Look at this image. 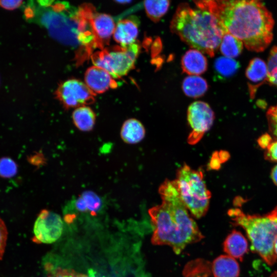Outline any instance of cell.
<instances>
[{"label":"cell","mask_w":277,"mask_h":277,"mask_svg":"<svg viewBox=\"0 0 277 277\" xmlns=\"http://www.w3.org/2000/svg\"><path fill=\"white\" fill-rule=\"evenodd\" d=\"M197 3L215 14L227 32L241 40L247 49L261 52L271 42L274 20L261 2L201 1Z\"/></svg>","instance_id":"6da1fadb"},{"label":"cell","mask_w":277,"mask_h":277,"mask_svg":"<svg viewBox=\"0 0 277 277\" xmlns=\"http://www.w3.org/2000/svg\"><path fill=\"white\" fill-rule=\"evenodd\" d=\"M159 192L161 204L148 211L153 230L151 241L154 245H168L179 254L204 236L181 200L175 180H165Z\"/></svg>","instance_id":"7a4b0ae2"},{"label":"cell","mask_w":277,"mask_h":277,"mask_svg":"<svg viewBox=\"0 0 277 277\" xmlns=\"http://www.w3.org/2000/svg\"><path fill=\"white\" fill-rule=\"evenodd\" d=\"M37 2V10L31 6V18L36 16L38 23L53 38L66 45L83 46L88 53L93 48H98L90 22L91 7L86 5L77 9L66 2Z\"/></svg>","instance_id":"3957f363"},{"label":"cell","mask_w":277,"mask_h":277,"mask_svg":"<svg viewBox=\"0 0 277 277\" xmlns=\"http://www.w3.org/2000/svg\"><path fill=\"white\" fill-rule=\"evenodd\" d=\"M191 8L183 3L177 7L170 29L192 48L212 57L227 32L217 17L200 6Z\"/></svg>","instance_id":"277c9868"},{"label":"cell","mask_w":277,"mask_h":277,"mask_svg":"<svg viewBox=\"0 0 277 277\" xmlns=\"http://www.w3.org/2000/svg\"><path fill=\"white\" fill-rule=\"evenodd\" d=\"M228 214L233 224L243 228L251 243V250L270 266L277 261L274 242L277 236V206L263 215L247 214L241 209H230Z\"/></svg>","instance_id":"5b68a950"},{"label":"cell","mask_w":277,"mask_h":277,"mask_svg":"<svg viewBox=\"0 0 277 277\" xmlns=\"http://www.w3.org/2000/svg\"><path fill=\"white\" fill-rule=\"evenodd\" d=\"M181 200L188 210L196 219L207 213L211 197L202 171L184 164L179 169L175 180Z\"/></svg>","instance_id":"8992f818"},{"label":"cell","mask_w":277,"mask_h":277,"mask_svg":"<svg viewBox=\"0 0 277 277\" xmlns=\"http://www.w3.org/2000/svg\"><path fill=\"white\" fill-rule=\"evenodd\" d=\"M140 50V45L135 42L126 46H114L97 51L91 55V59L95 66L117 78L126 75L133 68Z\"/></svg>","instance_id":"52a82bcc"},{"label":"cell","mask_w":277,"mask_h":277,"mask_svg":"<svg viewBox=\"0 0 277 277\" xmlns=\"http://www.w3.org/2000/svg\"><path fill=\"white\" fill-rule=\"evenodd\" d=\"M215 118L210 106L203 101H195L187 110V120L191 128L187 142L190 145L197 143L212 126Z\"/></svg>","instance_id":"ba28073f"},{"label":"cell","mask_w":277,"mask_h":277,"mask_svg":"<svg viewBox=\"0 0 277 277\" xmlns=\"http://www.w3.org/2000/svg\"><path fill=\"white\" fill-rule=\"evenodd\" d=\"M94 95L86 84L75 79L64 82L56 91L57 98L66 109L90 105L94 102Z\"/></svg>","instance_id":"9c48e42d"},{"label":"cell","mask_w":277,"mask_h":277,"mask_svg":"<svg viewBox=\"0 0 277 277\" xmlns=\"http://www.w3.org/2000/svg\"><path fill=\"white\" fill-rule=\"evenodd\" d=\"M63 230V222L58 214L42 210L38 215L33 226V241L37 243L50 244L57 241Z\"/></svg>","instance_id":"30bf717a"},{"label":"cell","mask_w":277,"mask_h":277,"mask_svg":"<svg viewBox=\"0 0 277 277\" xmlns=\"http://www.w3.org/2000/svg\"><path fill=\"white\" fill-rule=\"evenodd\" d=\"M85 81L86 85L94 94L102 93L109 89L117 87L116 82L107 71L95 66L87 70Z\"/></svg>","instance_id":"8fae6325"},{"label":"cell","mask_w":277,"mask_h":277,"mask_svg":"<svg viewBox=\"0 0 277 277\" xmlns=\"http://www.w3.org/2000/svg\"><path fill=\"white\" fill-rule=\"evenodd\" d=\"M90 22L99 47L103 48L114 33L115 26L113 19L109 15L95 13L93 10Z\"/></svg>","instance_id":"7c38bea8"},{"label":"cell","mask_w":277,"mask_h":277,"mask_svg":"<svg viewBox=\"0 0 277 277\" xmlns=\"http://www.w3.org/2000/svg\"><path fill=\"white\" fill-rule=\"evenodd\" d=\"M138 21L134 18L118 22L113 33V38L122 46L130 45L135 42L138 33Z\"/></svg>","instance_id":"4fadbf2b"},{"label":"cell","mask_w":277,"mask_h":277,"mask_svg":"<svg viewBox=\"0 0 277 277\" xmlns=\"http://www.w3.org/2000/svg\"><path fill=\"white\" fill-rule=\"evenodd\" d=\"M223 250L227 255L242 261L248 251V241L240 231L233 230L225 238Z\"/></svg>","instance_id":"5bb4252c"},{"label":"cell","mask_w":277,"mask_h":277,"mask_svg":"<svg viewBox=\"0 0 277 277\" xmlns=\"http://www.w3.org/2000/svg\"><path fill=\"white\" fill-rule=\"evenodd\" d=\"M183 71L191 75H197L204 73L207 68V61L202 52L196 49H190L181 60Z\"/></svg>","instance_id":"9a60e30c"},{"label":"cell","mask_w":277,"mask_h":277,"mask_svg":"<svg viewBox=\"0 0 277 277\" xmlns=\"http://www.w3.org/2000/svg\"><path fill=\"white\" fill-rule=\"evenodd\" d=\"M211 271L214 277H239L240 268L236 260L227 255H221L211 263Z\"/></svg>","instance_id":"2e32d148"},{"label":"cell","mask_w":277,"mask_h":277,"mask_svg":"<svg viewBox=\"0 0 277 277\" xmlns=\"http://www.w3.org/2000/svg\"><path fill=\"white\" fill-rule=\"evenodd\" d=\"M267 65L259 57L253 58L249 63L246 71L248 80L253 83L249 87L250 94L253 95L259 86L266 81H268Z\"/></svg>","instance_id":"e0dca14e"},{"label":"cell","mask_w":277,"mask_h":277,"mask_svg":"<svg viewBox=\"0 0 277 277\" xmlns=\"http://www.w3.org/2000/svg\"><path fill=\"white\" fill-rule=\"evenodd\" d=\"M145 131L144 126L140 121L135 118H129L123 124L120 135L125 143L135 144L144 138Z\"/></svg>","instance_id":"ac0fdd59"},{"label":"cell","mask_w":277,"mask_h":277,"mask_svg":"<svg viewBox=\"0 0 277 277\" xmlns=\"http://www.w3.org/2000/svg\"><path fill=\"white\" fill-rule=\"evenodd\" d=\"M75 127L80 131L89 132L93 129L96 122V114L94 111L87 106L77 107L72 114Z\"/></svg>","instance_id":"d6986e66"},{"label":"cell","mask_w":277,"mask_h":277,"mask_svg":"<svg viewBox=\"0 0 277 277\" xmlns=\"http://www.w3.org/2000/svg\"><path fill=\"white\" fill-rule=\"evenodd\" d=\"M102 202L100 196L91 191L83 192L74 202L76 210L81 212H89L92 215L96 213L102 206Z\"/></svg>","instance_id":"ffe728a7"},{"label":"cell","mask_w":277,"mask_h":277,"mask_svg":"<svg viewBox=\"0 0 277 277\" xmlns=\"http://www.w3.org/2000/svg\"><path fill=\"white\" fill-rule=\"evenodd\" d=\"M206 81L197 75H190L183 82L182 88L184 93L191 97H199L203 95L208 89Z\"/></svg>","instance_id":"44dd1931"},{"label":"cell","mask_w":277,"mask_h":277,"mask_svg":"<svg viewBox=\"0 0 277 277\" xmlns=\"http://www.w3.org/2000/svg\"><path fill=\"white\" fill-rule=\"evenodd\" d=\"M243 43L228 32H226L222 39L220 49L224 56L233 58L239 56L243 49Z\"/></svg>","instance_id":"7402d4cb"},{"label":"cell","mask_w":277,"mask_h":277,"mask_svg":"<svg viewBox=\"0 0 277 277\" xmlns=\"http://www.w3.org/2000/svg\"><path fill=\"white\" fill-rule=\"evenodd\" d=\"M240 67L239 63L225 56L217 58L214 64L215 74L219 78H228L233 75Z\"/></svg>","instance_id":"603a6c76"},{"label":"cell","mask_w":277,"mask_h":277,"mask_svg":"<svg viewBox=\"0 0 277 277\" xmlns=\"http://www.w3.org/2000/svg\"><path fill=\"white\" fill-rule=\"evenodd\" d=\"M170 6L169 1H146L144 6L147 16L154 22H158L166 13Z\"/></svg>","instance_id":"cb8c5ba5"},{"label":"cell","mask_w":277,"mask_h":277,"mask_svg":"<svg viewBox=\"0 0 277 277\" xmlns=\"http://www.w3.org/2000/svg\"><path fill=\"white\" fill-rule=\"evenodd\" d=\"M268 81L277 86V46L271 49L268 57Z\"/></svg>","instance_id":"d4e9b609"},{"label":"cell","mask_w":277,"mask_h":277,"mask_svg":"<svg viewBox=\"0 0 277 277\" xmlns=\"http://www.w3.org/2000/svg\"><path fill=\"white\" fill-rule=\"evenodd\" d=\"M17 166L15 162L10 158L3 157L0 159V176L8 178L15 175Z\"/></svg>","instance_id":"484cf974"},{"label":"cell","mask_w":277,"mask_h":277,"mask_svg":"<svg viewBox=\"0 0 277 277\" xmlns=\"http://www.w3.org/2000/svg\"><path fill=\"white\" fill-rule=\"evenodd\" d=\"M269 130L277 138V105L271 107L267 113Z\"/></svg>","instance_id":"4316f807"},{"label":"cell","mask_w":277,"mask_h":277,"mask_svg":"<svg viewBox=\"0 0 277 277\" xmlns=\"http://www.w3.org/2000/svg\"><path fill=\"white\" fill-rule=\"evenodd\" d=\"M47 277H88L71 269L57 268L50 272Z\"/></svg>","instance_id":"83f0119b"},{"label":"cell","mask_w":277,"mask_h":277,"mask_svg":"<svg viewBox=\"0 0 277 277\" xmlns=\"http://www.w3.org/2000/svg\"><path fill=\"white\" fill-rule=\"evenodd\" d=\"M8 230L4 221L0 217V261L2 260L7 245Z\"/></svg>","instance_id":"f1b7e54d"},{"label":"cell","mask_w":277,"mask_h":277,"mask_svg":"<svg viewBox=\"0 0 277 277\" xmlns=\"http://www.w3.org/2000/svg\"><path fill=\"white\" fill-rule=\"evenodd\" d=\"M23 3L22 1L1 0L0 6L6 10H13L19 8Z\"/></svg>","instance_id":"f546056e"},{"label":"cell","mask_w":277,"mask_h":277,"mask_svg":"<svg viewBox=\"0 0 277 277\" xmlns=\"http://www.w3.org/2000/svg\"><path fill=\"white\" fill-rule=\"evenodd\" d=\"M265 156L267 159L277 161V141L271 143L268 146Z\"/></svg>","instance_id":"4dcf8cb0"},{"label":"cell","mask_w":277,"mask_h":277,"mask_svg":"<svg viewBox=\"0 0 277 277\" xmlns=\"http://www.w3.org/2000/svg\"><path fill=\"white\" fill-rule=\"evenodd\" d=\"M271 138L268 134H265L261 136L258 140L259 144L262 148H267L271 144Z\"/></svg>","instance_id":"1f68e13d"},{"label":"cell","mask_w":277,"mask_h":277,"mask_svg":"<svg viewBox=\"0 0 277 277\" xmlns=\"http://www.w3.org/2000/svg\"><path fill=\"white\" fill-rule=\"evenodd\" d=\"M271 177L274 184L277 185V165L272 170Z\"/></svg>","instance_id":"d6a6232c"},{"label":"cell","mask_w":277,"mask_h":277,"mask_svg":"<svg viewBox=\"0 0 277 277\" xmlns=\"http://www.w3.org/2000/svg\"><path fill=\"white\" fill-rule=\"evenodd\" d=\"M274 251L275 254L277 256V236L275 239L274 242Z\"/></svg>","instance_id":"836d02e7"},{"label":"cell","mask_w":277,"mask_h":277,"mask_svg":"<svg viewBox=\"0 0 277 277\" xmlns=\"http://www.w3.org/2000/svg\"><path fill=\"white\" fill-rule=\"evenodd\" d=\"M269 277H277V271L272 272Z\"/></svg>","instance_id":"e575fe53"},{"label":"cell","mask_w":277,"mask_h":277,"mask_svg":"<svg viewBox=\"0 0 277 277\" xmlns=\"http://www.w3.org/2000/svg\"><path fill=\"white\" fill-rule=\"evenodd\" d=\"M117 2H118V3H129L130 1H117Z\"/></svg>","instance_id":"d590c367"}]
</instances>
